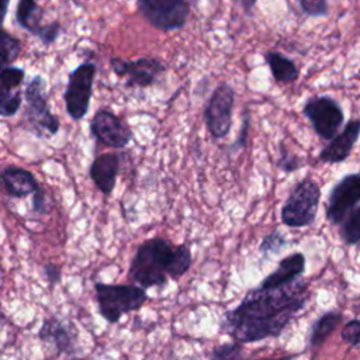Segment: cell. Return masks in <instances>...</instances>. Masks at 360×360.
Segmentation results:
<instances>
[{
	"label": "cell",
	"instance_id": "cell-23",
	"mask_svg": "<svg viewBox=\"0 0 360 360\" xmlns=\"http://www.w3.org/2000/svg\"><path fill=\"white\" fill-rule=\"evenodd\" d=\"M339 226L342 240L347 246H356L360 240V207H356Z\"/></svg>",
	"mask_w": 360,
	"mask_h": 360
},
{
	"label": "cell",
	"instance_id": "cell-24",
	"mask_svg": "<svg viewBox=\"0 0 360 360\" xmlns=\"http://www.w3.org/2000/svg\"><path fill=\"white\" fill-rule=\"evenodd\" d=\"M287 243L288 242H287L284 233L276 228L271 232H269L266 236H263V239L259 245V253L262 255L263 259H267L269 256L278 255Z\"/></svg>",
	"mask_w": 360,
	"mask_h": 360
},
{
	"label": "cell",
	"instance_id": "cell-32",
	"mask_svg": "<svg viewBox=\"0 0 360 360\" xmlns=\"http://www.w3.org/2000/svg\"><path fill=\"white\" fill-rule=\"evenodd\" d=\"M32 211L35 214H46L48 211V202H46V194L39 187L34 194H32Z\"/></svg>",
	"mask_w": 360,
	"mask_h": 360
},
{
	"label": "cell",
	"instance_id": "cell-4",
	"mask_svg": "<svg viewBox=\"0 0 360 360\" xmlns=\"http://www.w3.org/2000/svg\"><path fill=\"white\" fill-rule=\"evenodd\" d=\"M96 300L100 315L110 323H117L122 315L139 309L146 301L148 294L134 284H94Z\"/></svg>",
	"mask_w": 360,
	"mask_h": 360
},
{
	"label": "cell",
	"instance_id": "cell-29",
	"mask_svg": "<svg viewBox=\"0 0 360 360\" xmlns=\"http://www.w3.org/2000/svg\"><path fill=\"white\" fill-rule=\"evenodd\" d=\"M240 352L242 347L238 343L222 345L214 350L211 360H240Z\"/></svg>",
	"mask_w": 360,
	"mask_h": 360
},
{
	"label": "cell",
	"instance_id": "cell-9",
	"mask_svg": "<svg viewBox=\"0 0 360 360\" xmlns=\"http://www.w3.org/2000/svg\"><path fill=\"white\" fill-rule=\"evenodd\" d=\"M45 89L46 84L44 77L37 75L31 79L24 91V97L27 101L25 117L28 118V122L35 129L38 136H41L44 132H48L49 135H56L60 128L59 118L52 114L48 104Z\"/></svg>",
	"mask_w": 360,
	"mask_h": 360
},
{
	"label": "cell",
	"instance_id": "cell-10",
	"mask_svg": "<svg viewBox=\"0 0 360 360\" xmlns=\"http://www.w3.org/2000/svg\"><path fill=\"white\" fill-rule=\"evenodd\" d=\"M110 65L118 77H125L124 86L134 89L153 86L166 72V65L156 56H141L132 60L111 56Z\"/></svg>",
	"mask_w": 360,
	"mask_h": 360
},
{
	"label": "cell",
	"instance_id": "cell-15",
	"mask_svg": "<svg viewBox=\"0 0 360 360\" xmlns=\"http://www.w3.org/2000/svg\"><path fill=\"white\" fill-rule=\"evenodd\" d=\"M25 77L21 68L7 66L0 70V117H13L21 107L20 86Z\"/></svg>",
	"mask_w": 360,
	"mask_h": 360
},
{
	"label": "cell",
	"instance_id": "cell-36",
	"mask_svg": "<svg viewBox=\"0 0 360 360\" xmlns=\"http://www.w3.org/2000/svg\"><path fill=\"white\" fill-rule=\"evenodd\" d=\"M266 360H291V356H287V357H281V359H266Z\"/></svg>",
	"mask_w": 360,
	"mask_h": 360
},
{
	"label": "cell",
	"instance_id": "cell-7",
	"mask_svg": "<svg viewBox=\"0 0 360 360\" xmlns=\"http://www.w3.org/2000/svg\"><path fill=\"white\" fill-rule=\"evenodd\" d=\"M235 107V90L229 83H219L210 94L202 118L207 131L214 141L224 139L232 129Z\"/></svg>",
	"mask_w": 360,
	"mask_h": 360
},
{
	"label": "cell",
	"instance_id": "cell-34",
	"mask_svg": "<svg viewBox=\"0 0 360 360\" xmlns=\"http://www.w3.org/2000/svg\"><path fill=\"white\" fill-rule=\"evenodd\" d=\"M239 6L243 7V11L246 14H252V8L256 6V1H239Z\"/></svg>",
	"mask_w": 360,
	"mask_h": 360
},
{
	"label": "cell",
	"instance_id": "cell-13",
	"mask_svg": "<svg viewBox=\"0 0 360 360\" xmlns=\"http://www.w3.org/2000/svg\"><path fill=\"white\" fill-rule=\"evenodd\" d=\"M360 134V121L350 120L343 129L335 135L329 143L319 152V160L328 165H336L347 160Z\"/></svg>",
	"mask_w": 360,
	"mask_h": 360
},
{
	"label": "cell",
	"instance_id": "cell-18",
	"mask_svg": "<svg viewBox=\"0 0 360 360\" xmlns=\"http://www.w3.org/2000/svg\"><path fill=\"white\" fill-rule=\"evenodd\" d=\"M266 65L270 69L273 79L280 84L294 83L300 76V69L297 63L277 51H267L263 55Z\"/></svg>",
	"mask_w": 360,
	"mask_h": 360
},
{
	"label": "cell",
	"instance_id": "cell-27",
	"mask_svg": "<svg viewBox=\"0 0 360 360\" xmlns=\"http://www.w3.org/2000/svg\"><path fill=\"white\" fill-rule=\"evenodd\" d=\"M249 129H250V111H249V108H245L243 115H242V124H240L239 134L235 138V141L229 145V152L231 153H236L248 145Z\"/></svg>",
	"mask_w": 360,
	"mask_h": 360
},
{
	"label": "cell",
	"instance_id": "cell-26",
	"mask_svg": "<svg viewBox=\"0 0 360 360\" xmlns=\"http://www.w3.org/2000/svg\"><path fill=\"white\" fill-rule=\"evenodd\" d=\"M298 7L307 17L318 18L329 14V4L325 0H300Z\"/></svg>",
	"mask_w": 360,
	"mask_h": 360
},
{
	"label": "cell",
	"instance_id": "cell-21",
	"mask_svg": "<svg viewBox=\"0 0 360 360\" xmlns=\"http://www.w3.org/2000/svg\"><path fill=\"white\" fill-rule=\"evenodd\" d=\"M342 318H343L342 314L338 311H328L323 315H321L312 325L309 343L312 346L322 345L335 332V329L340 323Z\"/></svg>",
	"mask_w": 360,
	"mask_h": 360
},
{
	"label": "cell",
	"instance_id": "cell-31",
	"mask_svg": "<svg viewBox=\"0 0 360 360\" xmlns=\"http://www.w3.org/2000/svg\"><path fill=\"white\" fill-rule=\"evenodd\" d=\"M42 273H44V277L45 280L51 284V285H55L60 281L62 278V270L58 264L55 263H46L44 267H42Z\"/></svg>",
	"mask_w": 360,
	"mask_h": 360
},
{
	"label": "cell",
	"instance_id": "cell-22",
	"mask_svg": "<svg viewBox=\"0 0 360 360\" xmlns=\"http://www.w3.org/2000/svg\"><path fill=\"white\" fill-rule=\"evenodd\" d=\"M21 52V42L18 38L0 27V70L14 62Z\"/></svg>",
	"mask_w": 360,
	"mask_h": 360
},
{
	"label": "cell",
	"instance_id": "cell-16",
	"mask_svg": "<svg viewBox=\"0 0 360 360\" xmlns=\"http://www.w3.org/2000/svg\"><path fill=\"white\" fill-rule=\"evenodd\" d=\"M305 264H307V260L304 253L301 252L290 253L278 262L274 271L267 274L257 287L264 290H273V288H280V287L292 284L294 281L300 280L301 276L304 274Z\"/></svg>",
	"mask_w": 360,
	"mask_h": 360
},
{
	"label": "cell",
	"instance_id": "cell-33",
	"mask_svg": "<svg viewBox=\"0 0 360 360\" xmlns=\"http://www.w3.org/2000/svg\"><path fill=\"white\" fill-rule=\"evenodd\" d=\"M7 7H8V0H0V27H3V21L7 14Z\"/></svg>",
	"mask_w": 360,
	"mask_h": 360
},
{
	"label": "cell",
	"instance_id": "cell-8",
	"mask_svg": "<svg viewBox=\"0 0 360 360\" xmlns=\"http://www.w3.org/2000/svg\"><path fill=\"white\" fill-rule=\"evenodd\" d=\"M302 114L311 122L315 134L323 141H330L338 135L345 122L340 103L326 94L308 97L302 105Z\"/></svg>",
	"mask_w": 360,
	"mask_h": 360
},
{
	"label": "cell",
	"instance_id": "cell-35",
	"mask_svg": "<svg viewBox=\"0 0 360 360\" xmlns=\"http://www.w3.org/2000/svg\"><path fill=\"white\" fill-rule=\"evenodd\" d=\"M4 322H6V316H4V314H3V311L0 308V332H1L3 326H4Z\"/></svg>",
	"mask_w": 360,
	"mask_h": 360
},
{
	"label": "cell",
	"instance_id": "cell-19",
	"mask_svg": "<svg viewBox=\"0 0 360 360\" xmlns=\"http://www.w3.org/2000/svg\"><path fill=\"white\" fill-rule=\"evenodd\" d=\"M38 336L44 342L53 343L59 352H70L72 350V346H73L72 333L56 318L45 319L38 332Z\"/></svg>",
	"mask_w": 360,
	"mask_h": 360
},
{
	"label": "cell",
	"instance_id": "cell-1",
	"mask_svg": "<svg viewBox=\"0 0 360 360\" xmlns=\"http://www.w3.org/2000/svg\"><path fill=\"white\" fill-rule=\"evenodd\" d=\"M308 300L309 284L301 278L280 288H252L235 308L224 315L221 330L238 345L276 338Z\"/></svg>",
	"mask_w": 360,
	"mask_h": 360
},
{
	"label": "cell",
	"instance_id": "cell-14",
	"mask_svg": "<svg viewBox=\"0 0 360 360\" xmlns=\"http://www.w3.org/2000/svg\"><path fill=\"white\" fill-rule=\"evenodd\" d=\"M121 167V156L115 152H104L94 158L89 167V176L97 190L110 197L117 186V177Z\"/></svg>",
	"mask_w": 360,
	"mask_h": 360
},
{
	"label": "cell",
	"instance_id": "cell-2",
	"mask_svg": "<svg viewBox=\"0 0 360 360\" xmlns=\"http://www.w3.org/2000/svg\"><path fill=\"white\" fill-rule=\"evenodd\" d=\"M193 263L188 245H174L163 236H153L138 245L128 269L134 285L142 290L162 287L170 278L184 276Z\"/></svg>",
	"mask_w": 360,
	"mask_h": 360
},
{
	"label": "cell",
	"instance_id": "cell-11",
	"mask_svg": "<svg viewBox=\"0 0 360 360\" xmlns=\"http://www.w3.org/2000/svg\"><path fill=\"white\" fill-rule=\"evenodd\" d=\"M356 207H360V174L349 173L330 188L325 217L330 225L339 226Z\"/></svg>",
	"mask_w": 360,
	"mask_h": 360
},
{
	"label": "cell",
	"instance_id": "cell-20",
	"mask_svg": "<svg viewBox=\"0 0 360 360\" xmlns=\"http://www.w3.org/2000/svg\"><path fill=\"white\" fill-rule=\"evenodd\" d=\"M42 18H44V8L38 3L32 0L18 1L15 8V20L21 28H24L25 31L37 37L39 30L44 25Z\"/></svg>",
	"mask_w": 360,
	"mask_h": 360
},
{
	"label": "cell",
	"instance_id": "cell-6",
	"mask_svg": "<svg viewBox=\"0 0 360 360\" xmlns=\"http://www.w3.org/2000/svg\"><path fill=\"white\" fill-rule=\"evenodd\" d=\"M190 3L184 0H138L139 15L162 32L181 30L190 17Z\"/></svg>",
	"mask_w": 360,
	"mask_h": 360
},
{
	"label": "cell",
	"instance_id": "cell-17",
	"mask_svg": "<svg viewBox=\"0 0 360 360\" xmlns=\"http://www.w3.org/2000/svg\"><path fill=\"white\" fill-rule=\"evenodd\" d=\"M0 186L7 195L14 198L28 197L41 187L35 176L20 166L3 167L0 172Z\"/></svg>",
	"mask_w": 360,
	"mask_h": 360
},
{
	"label": "cell",
	"instance_id": "cell-5",
	"mask_svg": "<svg viewBox=\"0 0 360 360\" xmlns=\"http://www.w3.org/2000/svg\"><path fill=\"white\" fill-rule=\"evenodd\" d=\"M96 73V65L90 60H86L76 66L68 76V84L63 91V101L66 112L73 121L83 120L89 112Z\"/></svg>",
	"mask_w": 360,
	"mask_h": 360
},
{
	"label": "cell",
	"instance_id": "cell-3",
	"mask_svg": "<svg viewBox=\"0 0 360 360\" xmlns=\"http://www.w3.org/2000/svg\"><path fill=\"white\" fill-rule=\"evenodd\" d=\"M321 202V187L312 179L300 180L287 195L280 210L281 222L288 228L314 225Z\"/></svg>",
	"mask_w": 360,
	"mask_h": 360
},
{
	"label": "cell",
	"instance_id": "cell-25",
	"mask_svg": "<svg viewBox=\"0 0 360 360\" xmlns=\"http://www.w3.org/2000/svg\"><path fill=\"white\" fill-rule=\"evenodd\" d=\"M278 150H280V156L277 159V166L281 172L294 173L302 167L301 158L292 150H290L284 143H280Z\"/></svg>",
	"mask_w": 360,
	"mask_h": 360
},
{
	"label": "cell",
	"instance_id": "cell-28",
	"mask_svg": "<svg viewBox=\"0 0 360 360\" xmlns=\"http://www.w3.org/2000/svg\"><path fill=\"white\" fill-rule=\"evenodd\" d=\"M60 34H62V25L58 21H52L49 24L42 25L37 37L44 45H51L59 38Z\"/></svg>",
	"mask_w": 360,
	"mask_h": 360
},
{
	"label": "cell",
	"instance_id": "cell-30",
	"mask_svg": "<svg viewBox=\"0 0 360 360\" xmlns=\"http://www.w3.org/2000/svg\"><path fill=\"white\" fill-rule=\"evenodd\" d=\"M342 339L349 343L352 347H357L359 346V340H360V322L357 318L349 321L345 328L342 329Z\"/></svg>",
	"mask_w": 360,
	"mask_h": 360
},
{
	"label": "cell",
	"instance_id": "cell-12",
	"mask_svg": "<svg viewBox=\"0 0 360 360\" xmlns=\"http://www.w3.org/2000/svg\"><path fill=\"white\" fill-rule=\"evenodd\" d=\"M90 134L107 148L124 149L132 139V131L114 111L98 108L90 121Z\"/></svg>",
	"mask_w": 360,
	"mask_h": 360
}]
</instances>
